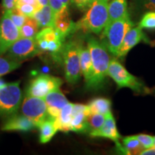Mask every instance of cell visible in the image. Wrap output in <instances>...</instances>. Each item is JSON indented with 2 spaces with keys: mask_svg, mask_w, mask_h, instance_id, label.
I'll use <instances>...</instances> for the list:
<instances>
[{
  "mask_svg": "<svg viewBox=\"0 0 155 155\" xmlns=\"http://www.w3.org/2000/svg\"><path fill=\"white\" fill-rule=\"evenodd\" d=\"M87 46L91 56L93 73L90 80L86 83V87L91 90H96L102 87L108 76L111 59L106 45L94 37L88 38Z\"/></svg>",
  "mask_w": 155,
  "mask_h": 155,
  "instance_id": "6da1fadb",
  "label": "cell"
},
{
  "mask_svg": "<svg viewBox=\"0 0 155 155\" xmlns=\"http://www.w3.org/2000/svg\"><path fill=\"white\" fill-rule=\"evenodd\" d=\"M108 0H94L82 18L75 23L76 30L101 33L108 22Z\"/></svg>",
  "mask_w": 155,
  "mask_h": 155,
  "instance_id": "7a4b0ae2",
  "label": "cell"
},
{
  "mask_svg": "<svg viewBox=\"0 0 155 155\" xmlns=\"http://www.w3.org/2000/svg\"><path fill=\"white\" fill-rule=\"evenodd\" d=\"M81 46V42L76 40H70L63 44L61 49L65 79L70 84L77 83L82 74L80 62Z\"/></svg>",
  "mask_w": 155,
  "mask_h": 155,
  "instance_id": "3957f363",
  "label": "cell"
},
{
  "mask_svg": "<svg viewBox=\"0 0 155 155\" xmlns=\"http://www.w3.org/2000/svg\"><path fill=\"white\" fill-rule=\"evenodd\" d=\"M133 26L134 22L129 15L108 23L103 32V35L106 38L105 45L112 55L117 56L126 35Z\"/></svg>",
  "mask_w": 155,
  "mask_h": 155,
  "instance_id": "277c9868",
  "label": "cell"
},
{
  "mask_svg": "<svg viewBox=\"0 0 155 155\" xmlns=\"http://www.w3.org/2000/svg\"><path fill=\"white\" fill-rule=\"evenodd\" d=\"M108 75L116 83L118 88H129L139 94H144L148 90L142 82L131 74L119 61L111 60L108 70Z\"/></svg>",
  "mask_w": 155,
  "mask_h": 155,
  "instance_id": "5b68a950",
  "label": "cell"
},
{
  "mask_svg": "<svg viewBox=\"0 0 155 155\" xmlns=\"http://www.w3.org/2000/svg\"><path fill=\"white\" fill-rule=\"evenodd\" d=\"M22 101L19 81L5 84L0 88V113L6 116L14 115Z\"/></svg>",
  "mask_w": 155,
  "mask_h": 155,
  "instance_id": "8992f818",
  "label": "cell"
},
{
  "mask_svg": "<svg viewBox=\"0 0 155 155\" xmlns=\"http://www.w3.org/2000/svg\"><path fill=\"white\" fill-rule=\"evenodd\" d=\"M37 46L41 52L54 54L61 51L65 40L61 35L53 27L42 28L35 36Z\"/></svg>",
  "mask_w": 155,
  "mask_h": 155,
  "instance_id": "52a82bcc",
  "label": "cell"
},
{
  "mask_svg": "<svg viewBox=\"0 0 155 155\" xmlns=\"http://www.w3.org/2000/svg\"><path fill=\"white\" fill-rule=\"evenodd\" d=\"M22 112L38 128L48 118L47 104L44 98L27 96L23 101Z\"/></svg>",
  "mask_w": 155,
  "mask_h": 155,
  "instance_id": "ba28073f",
  "label": "cell"
},
{
  "mask_svg": "<svg viewBox=\"0 0 155 155\" xmlns=\"http://www.w3.org/2000/svg\"><path fill=\"white\" fill-rule=\"evenodd\" d=\"M63 81L60 78L40 74L31 81L27 90V96L45 98L48 93L60 88Z\"/></svg>",
  "mask_w": 155,
  "mask_h": 155,
  "instance_id": "9c48e42d",
  "label": "cell"
},
{
  "mask_svg": "<svg viewBox=\"0 0 155 155\" xmlns=\"http://www.w3.org/2000/svg\"><path fill=\"white\" fill-rule=\"evenodd\" d=\"M7 58L19 62L34 57L40 53L37 46L35 38H20L6 52Z\"/></svg>",
  "mask_w": 155,
  "mask_h": 155,
  "instance_id": "30bf717a",
  "label": "cell"
},
{
  "mask_svg": "<svg viewBox=\"0 0 155 155\" xmlns=\"http://www.w3.org/2000/svg\"><path fill=\"white\" fill-rule=\"evenodd\" d=\"M20 38V30L5 11L0 19V55L6 53L12 45Z\"/></svg>",
  "mask_w": 155,
  "mask_h": 155,
  "instance_id": "8fae6325",
  "label": "cell"
},
{
  "mask_svg": "<svg viewBox=\"0 0 155 155\" xmlns=\"http://www.w3.org/2000/svg\"><path fill=\"white\" fill-rule=\"evenodd\" d=\"M90 114L88 105L74 104L73 108V117L71 123V131L76 133H88V116Z\"/></svg>",
  "mask_w": 155,
  "mask_h": 155,
  "instance_id": "7c38bea8",
  "label": "cell"
},
{
  "mask_svg": "<svg viewBox=\"0 0 155 155\" xmlns=\"http://www.w3.org/2000/svg\"><path fill=\"white\" fill-rule=\"evenodd\" d=\"M44 98L47 104L48 119L55 121L59 116L62 108L68 103V101L60 88L48 93Z\"/></svg>",
  "mask_w": 155,
  "mask_h": 155,
  "instance_id": "4fadbf2b",
  "label": "cell"
},
{
  "mask_svg": "<svg viewBox=\"0 0 155 155\" xmlns=\"http://www.w3.org/2000/svg\"><path fill=\"white\" fill-rule=\"evenodd\" d=\"M89 135L91 137H102V138L111 139L115 143L116 147L121 144V143L119 142L121 135L117 130L115 119L111 111L106 114V120L102 127L98 130L90 132Z\"/></svg>",
  "mask_w": 155,
  "mask_h": 155,
  "instance_id": "5bb4252c",
  "label": "cell"
},
{
  "mask_svg": "<svg viewBox=\"0 0 155 155\" xmlns=\"http://www.w3.org/2000/svg\"><path fill=\"white\" fill-rule=\"evenodd\" d=\"M145 38L144 33L140 27H135L131 28L126 35L121 47L119 48L117 57H124L129 52L134 48L137 45L144 40Z\"/></svg>",
  "mask_w": 155,
  "mask_h": 155,
  "instance_id": "9a60e30c",
  "label": "cell"
},
{
  "mask_svg": "<svg viewBox=\"0 0 155 155\" xmlns=\"http://www.w3.org/2000/svg\"><path fill=\"white\" fill-rule=\"evenodd\" d=\"M54 28L65 39L69 35L76 31L75 23H74L70 17L68 7H65L63 10L55 15Z\"/></svg>",
  "mask_w": 155,
  "mask_h": 155,
  "instance_id": "2e32d148",
  "label": "cell"
},
{
  "mask_svg": "<svg viewBox=\"0 0 155 155\" xmlns=\"http://www.w3.org/2000/svg\"><path fill=\"white\" fill-rule=\"evenodd\" d=\"M35 127V124L29 118L22 115H12L2 127L4 131H29Z\"/></svg>",
  "mask_w": 155,
  "mask_h": 155,
  "instance_id": "e0dca14e",
  "label": "cell"
},
{
  "mask_svg": "<svg viewBox=\"0 0 155 155\" xmlns=\"http://www.w3.org/2000/svg\"><path fill=\"white\" fill-rule=\"evenodd\" d=\"M74 104L68 103L62 108L58 117L55 120V127L58 131L68 132L71 131V123L73 117V108Z\"/></svg>",
  "mask_w": 155,
  "mask_h": 155,
  "instance_id": "ac0fdd59",
  "label": "cell"
},
{
  "mask_svg": "<svg viewBox=\"0 0 155 155\" xmlns=\"http://www.w3.org/2000/svg\"><path fill=\"white\" fill-rule=\"evenodd\" d=\"M33 18L38 23L39 28L54 27L55 13L50 5H46L36 12Z\"/></svg>",
  "mask_w": 155,
  "mask_h": 155,
  "instance_id": "d6986e66",
  "label": "cell"
},
{
  "mask_svg": "<svg viewBox=\"0 0 155 155\" xmlns=\"http://www.w3.org/2000/svg\"><path fill=\"white\" fill-rule=\"evenodd\" d=\"M108 22L121 19L129 15L127 0H112L108 5Z\"/></svg>",
  "mask_w": 155,
  "mask_h": 155,
  "instance_id": "ffe728a7",
  "label": "cell"
},
{
  "mask_svg": "<svg viewBox=\"0 0 155 155\" xmlns=\"http://www.w3.org/2000/svg\"><path fill=\"white\" fill-rule=\"evenodd\" d=\"M80 62L81 73L85 78L86 83L90 80L93 73L92 60L88 46L81 44L80 49Z\"/></svg>",
  "mask_w": 155,
  "mask_h": 155,
  "instance_id": "44dd1931",
  "label": "cell"
},
{
  "mask_svg": "<svg viewBox=\"0 0 155 155\" xmlns=\"http://www.w3.org/2000/svg\"><path fill=\"white\" fill-rule=\"evenodd\" d=\"M144 150L140 141L135 135L126 137L122 140V147L120 152L125 154H141Z\"/></svg>",
  "mask_w": 155,
  "mask_h": 155,
  "instance_id": "7402d4cb",
  "label": "cell"
},
{
  "mask_svg": "<svg viewBox=\"0 0 155 155\" xmlns=\"http://www.w3.org/2000/svg\"><path fill=\"white\" fill-rule=\"evenodd\" d=\"M40 129V141L42 144L49 142L58 131L55 121L47 119L38 127Z\"/></svg>",
  "mask_w": 155,
  "mask_h": 155,
  "instance_id": "603a6c76",
  "label": "cell"
},
{
  "mask_svg": "<svg viewBox=\"0 0 155 155\" xmlns=\"http://www.w3.org/2000/svg\"><path fill=\"white\" fill-rule=\"evenodd\" d=\"M130 10L136 16L147 12H155V0H131Z\"/></svg>",
  "mask_w": 155,
  "mask_h": 155,
  "instance_id": "cb8c5ba5",
  "label": "cell"
},
{
  "mask_svg": "<svg viewBox=\"0 0 155 155\" xmlns=\"http://www.w3.org/2000/svg\"><path fill=\"white\" fill-rule=\"evenodd\" d=\"M88 108L91 114H107L111 112V102L105 98H96L89 103Z\"/></svg>",
  "mask_w": 155,
  "mask_h": 155,
  "instance_id": "d4e9b609",
  "label": "cell"
},
{
  "mask_svg": "<svg viewBox=\"0 0 155 155\" xmlns=\"http://www.w3.org/2000/svg\"><path fill=\"white\" fill-rule=\"evenodd\" d=\"M38 25L33 17H28L26 22L20 28L21 38H35L38 32Z\"/></svg>",
  "mask_w": 155,
  "mask_h": 155,
  "instance_id": "484cf974",
  "label": "cell"
},
{
  "mask_svg": "<svg viewBox=\"0 0 155 155\" xmlns=\"http://www.w3.org/2000/svg\"><path fill=\"white\" fill-rule=\"evenodd\" d=\"M20 62L0 56V77L15 71L20 66Z\"/></svg>",
  "mask_w": 155,
  "mask_h": 155,
  "instance_id": "4316f807",
  "label": "cell"
},
{
  "mask_svg": "<svg viewBox=\"0 0 155 155\" xmlns=\"http://www.w3.org/2000/svg\"><path fill=\"white\" fill-rule=\"evenodd\" d=\"M106 118V114H91L88 116V123L89 127V132L99 129L104 124Z\"/></svg>",
  "mask_w": 155,
  "mask_h": 155,
  "instance_id": "83f0119b",
  "label": "cell"
},
{
  "mask_svg": "<svg viewBox=\"0 0 155 155\" xmlns=\"http://www.w3.org/2000/svg\"><path fill=\"white\" fill-rule=\"evenodd\" d=\"M139 26L140 28L155 30V12H147L141 17Z\"/></svg>",
  "mask_w": 155,
  "mask_h": 155,
  "instance_id": "f1b7e54d",
  "label": "cell"
},
{
  "mask_svg": "<svg viewBox=\"0 0 155 155\" xmlns=\"http://www.w3.org/2000/svg\"><path fill=\"white\" fill-rule=\"evenodd\" d=\"M6 12H7L12 20V22L15 23V25L20 30L22 25L26 22L28 17L22 14L17 8L11 9V10H6Z\"/></svg>",
  "mask_w": 155,
  "mask_h": 155,
  "instance_id": "f546056e",
  "label": "cell"
},
{
  "mask_svg": "<svg viewBox=\"0 0 155 155\" xmlns=\"http://www.w3.org/2000/svg\"><path fill=\"white\" fill-rule=\"evenodd\" d=\"M15 8L28 17H33L34 15L38 10L34 6L25 3H17Z\"/></svg>",
  "mask_w": 155,
  "mask_h": 155,
  "instance_id": "4dcf8cb0",
  "label": "cell"
},
{
  "mask_svg": "<svg viewBox=\"0 0 155 155\" xmlns=\"http://www.w3.org/2000/svg\"><path fill=\"white\" fill-rule=\"evenodd\" d=\"M135 136L140 141L141 144L144 147V150L150 149L154 146V137L148 134H143Z\"/></svg>",
  "mask_w": 155,
  "mask_h": 155,
  "instance_id": "1f68e13d",
  "label": "cell"
},
{
  "mask_svg": "<svg viewBox=\"0 0 155 155\" xmlns=\"http://www.w3.org/2000/svg\"><path fill=\"white\" fill-rule=\"evenodd\" d=\"M49 5L55 12V15L66 7V6L64 5V4L62 2L61 0H49Z\"/></svg>",
  "mask_w": 155,
  "mask_h": 155,
  "instance_id": "d6a6232c",
  "label": "cell"
},
{
  "mask_svg": "<svg viewBox=\"0 0 155 155\" xmlns=\"http://www.w3.org/2000/svg\"><path fill=\"white\" fill-rule=\"evenodd\" d=\"M19 0H2V7L5 10H11L15 8Z\"/></svg>",
  "mask_w": 155,
  "mask_h": 155,
  "instance_id": "836d02e7",
  "label": "cell"
},
{
  "mask_svg": "<svg viewBox=\"0 0 155 155\" xmlns=\"http://www.w3.org/2000/svg\"><path fill=\"white\" fill-rule=\"evenodd\" d=\"M17 3H25V4H29L34 7H35L38 9H40L41 8V6L39 4L38 0H19Z\"/></svg>",
  "mask_w": 155,
  "mask_h": 155,
  "instance_id": "e575fe53",
  "label": "cell"
},
{
  "mask_svg": "<svg viewBox=\"0 0 155 155\" xmlns=\"http://www.w3.org/2000/svg\"><path fill=\"white\" fill-rule=\"evenodd\" d=\"M141 155H155V147L144 150L141 153Z\"/></svg>",
  "mask_w": 155,
  "mask_h": 155,
  "instance_id": "d590c367",
  "label": "cell"
},
{
  "mask_svg": "<svg viewBox=\"0 0 155 155\" xmlns=\"http://www.w3.org/2000/svg\"><path fill=\"white\" fill-rule=\"evenodd\" d=\"M38 1L41 7L49 5V0H38Z\"/></svg>",
  "mask_w": 155,
  "mask_h": 155,
  "instance_id": "8d00e7d4",
  "label": "cell"
},
{
  "mask_svg": "<svg viewBox=\"0 0 155 155\" xmlns=\"http://www.w3.org/2000/svg\"><path fill=\"white\" fill-rule=\"evenodd\" d=\"M61 1L64 4V5H65L66 7H68L69 4L71 2V0H61Z\"/></svg>",
  "mask_w": 155,
  "mask_h": 155,
  "instance_id": "74e56055",
  "label": "cell"
},
{
  "mask_svg": "<svg viewBox=\"0 0 155 155\" xmlns=\"http://www.w3.org/2000/svg\"><path fill=\"white\" fill-rule=\"evenodd\" d=\"M5 84H6V83L4 82L2 80H1V79H0V88H2V87L3 86H5Z\"/></svg>",
  "mask_w": 155,
  "mask_h": 155,
  "instance_id": "f35d334b",
  "label": "cell"
},
{
  "mask_svg": "<svg viewBox=\"0 0 155 155\" xmlns=\"http://www.w3.org/2000/svg\"><path fill=\"white\" fill-rule=\"evenodd\" d=\"M153 147H155V137H154V146Z\"/></svg>",
  "mask_w": 155,
  "mask_h": 155,
  "instance_id": "ab89813d",
  "label": "cell"
},
{
  "mask_svg": "<svg viewBox=\"0 0 155 155\" xmlns=\"http://www.w3.org/2000/svg\"><path fill=\"white\" fill-rule=\"evenodd\" d=\"M92 1H93V2H94V0H92Z\"/></svg>",
  "mask_w": 155,
  "mask_h": 155,
  "instance_id": "60d3db41",
  "label": "cell"
}]
</instances>
